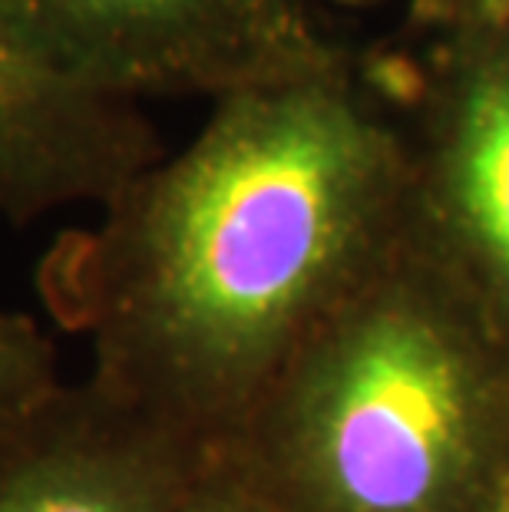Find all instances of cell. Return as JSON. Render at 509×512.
Returning a JSON list of instances; mask_svg holds the SVG:
<instances>
[{
	"mask_svg": "<svg viewBox=\"0 0 509 512\" xmlns=\"http://www.w3.org/2000/svg\"><path fill=\"white\" fill-rule=\"evenodd\" d=\"M410 212L407 133L341 50L212 100L186 146L53 238L37 291L86 337L96 387L215 456Z\"/></svg>",
	"mask_w": 509,
	"mask_h": 512,
	"instance_id": "6da1fadb",
	"label": "cell"
},
{
	"mask_svg": "<svg viewBox=\"0 0 509 512\" xmlns=\"http://www.w3.org/2000/svg\"><path fill=\"white\" fill-rule=\"evenodd\" d=\"M215 456L281 512H483L509 473V344L414 212Z\"/></svg>",
	"mask_w": 509,
	"mask_h": 512,
	"instance_id": "7a4b0ae2",
	"label": "cell"
},
{
	"mask_svg": "<svg viewBox=\"0 0 509 512\" xmlns=\"http://www.w3.org/2000/svg\"><path fill=\"white\" fill-rule=\"evenodd\" d=\"M0 34L60 80L136 106L219 100L341 53L305 0H0Z\"/></svg>",
	"mask_w": 509,
	"mask_h": 512,
	"instance_id": "3957f363",
	"label": "cell"
},
{
	"mask_svg": "<svg viewBox=\"0 0 509 512\" xmlns=\"http://www.w3.org/2000/svg\"><path fill=\"white\" fill-rule=\"evenodd\" d=\"M430 40L404 126L414 228L509 344V24Z\"/></svg>",
	"mask_w": 509,
	"mask_h": 512,
	"instance_id": "277c9868",
	"label": "cell"
},
{
	"mask_svg": "<svg viewBox=\"0 0 509 512\" xmlns=\"http://www.w3.org/2000/svg\"><path fill=\"white\" fill-rule=\"evenodd\" d=\"M212 456L90 377L0 440V512H179Z\"/></svg>",
	"mask_w": 509,
	"mask_h": 512,
	"instance_id": "5b68a950",
	"label": "cell"
},
{
	"mask_svg": "<svg viewBox=\"0 0 509 512\" xmlns=\"http://www.w3.org/2000/svg\"><path fill=\"white\" fill-rule=\"evenodd\" d=\"M162 156L136 103L60 80L0 34V219L34 225L73 205L103 209Z\"/></svg>",
	"mask_w": 509,
	"mask_h": 512,
	"instance_id": "8992f818",
	"label": "cell"
},
{
	"mask_svg": "<svg viewBox=\"0 0 509 512\" xmlns=\"http://www.w3.org/2000/svg\"><path fill=\"white\" fill-rule=\"evenodd\" d=\"M63 384L60 351L43 324L0 308V440Z\"/></svg>",
	"mask_w": 509,
	"mask_h": 512,
	"instance_id": "52a82bcc",
	"label": "cell"
},
{
	"mask_svg": "<svg viewBox=\"0 0 509 512\" xmlns=\"http://www.w3.org/2000/svg\"><path fill=\"white\" fill-rule=\"evenodd\" d=\"M179 512H281L278 506L258 496L252 486H245L219 456H212L202 466V473L192 486L189 499Z\"/></svg>",
	"mask_w": 509,
	"mask_h": 512,
	"instance_id": "ba28073f",
	"label": "cell"
},
{
	"mask_svg": "<svg viewBox=\"0 0 509 512\" xmlns=\"http://www.w3.org/2000/svg\"><path fill=\"white\" fill-rule=\"evenodd\" d=\"M410 24L443 34L463 27H506L509 0H407Z\"/></svg>",
	"mask_w": 509,
	"mask_h": 512,
	"instance_id": "9c48e42d",
	"label": "cell"
},
{
	"mask_svg": "<svg viewBox=\"0 0 509 512\" xmlns=\"http://www.w3.org/2000/svg\"><path fill=\"white\" fill-rule=\"evenodd\" d=\"M483 512H509V473L500 479V486L493 489L490 503L483 506Z\"/></svg>",
	"mask_w": 509,
	"mask_h": 512,
	"instance_id": "30bf717a",
	"label": "cell"
},
{
	"mask_svg": "<svg viewBox=\"0 0 509 512\" xmlns=\"http://www.w3.org/2000/svg\"><path fill=\"white\" fill-rule=\"evenodd\" d=\"M311 4V0H305ZM331 4H344V7H371V4H381V0H331Z\"/></svg>",
	"mask_w": 509,
	"mask_h": 512,
	"instance_id": "8fae6325",
	"label": "cell"
}]
</instances>
